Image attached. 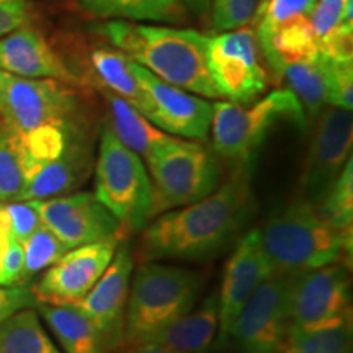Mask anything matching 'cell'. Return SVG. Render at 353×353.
<instances>
[{"label":"cell","instance_id":"cell-1","mask_svg":"<svg viewBox=\"0 0 353 353\" xmlns=\"http://www.w3.org/2000/svg\"><path fill=\"white\" fill-rule=\"evenodd\" d=\"M255 211L252 165L237 167L208 196L165 211L143 229L141 263L161 260L203 262L228 249Z\"/></svg>","mask_w":353,"mask_h":353},{"label":"cell","instance_id":"cell-2","mask_svg":"<svg viewBox=\"0 0 353 353\" xmlns=\"http://www.w3.org/2000/svg\"><path fill=\"white\" fill-rule=\"evenodd\" d=\"M92 30L161 81L190 94L221 99L206 57L210 34L123 20H103Z\"/></svg>","mask_w":353,"mask_h":353},{"label":"cell","instance_id":"cell-3","mask_svg":"<svg viewBox=\"0 0 353 353\" xmlns=\"http://www.w3.org/2000/svg\"><path fill=\"white\" fill-rule=\"evenodd\" d=\"M273 273L299 275L352 255V231H341L319 214L312 203L296 198L281 206L259 228Z\"/></svg>","mask_w":353,"mask_h":353},{"label":"cell","instance_id":"cell-4","mask_svg":"<svg viewBox=\"0 0 353 353\" xmlns=\"http://www.w3.org/2000/svg\"><path fill=\"white\" fill-rule=\"evenodd\" d=\"M203 278L188 268L157 262L141 263L131 278L121 347L151 341L172 322L195 307Z\"/></svg>","mask_w":353,"mask_h":353},{"label":"cell","instance_id":"cell-5","mask_svg":"<svg viewBox=\"0 0 353 353\" xmlns=\"http://www.w3.org/2000/svg\"><path fill=\"white\" fill-rule=\"evenodd\" d=\"M291 121L306 128V114L296 97L286 90H273L252 105L232 101L213 103V149L237 167L252 165V161L278 121Z\"/></svg>","mask_w":353,"mask_h":353},{"label":"cell","instance_id":"cell-6","mask_svg":"<svg viewBox=\"0 0 353 353\" xmlns=\"http://www.w3.org/2000/svg\"><path fill=\"white\" fill-rule=\"evenodd\" d=\"M145 162L151 172V219L203 200L219 187L218 157L200 143L172 136Z\"/></svg>","mask_w":353,"mask_h":353},{"label":"cell","instance_id":"cell-7","mask_svg":"<svg viewBox=\"0 0 353 353\" xmlns=\"http://www.w3.org/2000/svg\"><path fill=\"white\" fill-rule=\"evenodd\" d=\"M152 188L143 159L123 145L110 128L100 136L95 162V193L121 224L123 234L138 232L151 221Z\"/></svg>","mask_w":353,"mask_h":353},{"label":"cell","instance_id":"cell-8","mask_svg":"<svg viewBox=\"0 0 353 353\" xmlns=\"http://www.w3.org/2000/svg\"><path fill=\"white\" fill-rule=\"evenodd\" d=\"M77 99L70 85L0 70V118L19 134L46 125H70Z\"/></svg>","mask_w":353,"mask_h":353},{"label":"cell","instance_id":"cell-9","mask_svg":"<svg viewBox=\"0 0 353 353\" xmlns=\"http://www.w3.org/2000/svg\"><path fill=\"white\" fill-rule=\"evenodd\" d=\"M206 57L219 95L232 103L249 105L267 88L257 34L250 26L210 34Z\"/></svg>","mask_w":353,"mask_h":353},{"label":"cell","instance_id":"cell-10","mask_svg":"<svg viewBox=\"0 0 353 353\" xmlns=\"http://www.w3.org/2000/svg\"><path fill=\"white\" fill-rule=\"evenodd\" d=\"M350 317V270L330 263L291 278L288 329H309Z\"/></svg>","mask_w":353,"mask_h":353},{"label":"cell","instance_id":"cell-11","mask_svg":"<svg viewBox=\"0 0 353 353\" xmlns=\"http://www.w3.org/2000/svg\"><path fill=\"white\" fill-rule=\"evenodd\" d=\"M291 275L273 273L250 294L234 321L231 335L241 353H281L288 332Z\"/></svg>","mask_w":353,"mask_h":353},{"label":"cell","instance_id":"cell-12","mask_svg":"<svg viewBox=\"0 0 353 353\" xmlns=\"http://www.w3.org/2000/svg\"><path fill=\"white\" fill-rule=\"evenodd\" d=\"M32 201L41 223L68 250L123 237L121 224L90 192Z\"/></svg>","mask_w":353,"mask_h":353},{"label":"cell","instance_id":"cell-13","mask_svg":"<svg viewBox=\"0 0 353 353\" xmlns=\"http://www.w3.org/2000/svg\"><path fill=\"white\" fill-rule=\"evenodd\" d=\"M352 112L327 107L319 113L301 175L304 200L317 206L352 159Z\"/></svg>","mask_w":353,"mask_h":353},{"label":"cell","instance_id":"cell-14","mask_svg":"<svg viewBox=\"0 0 353 353\" xmlns=\"http://www.w3.org/2000/svg\"><path fill=\"white\" fill-rule=\"evenodd\" d=\"M120 242L112 239L68 250L33 286L37 303L77 304L107 270Z\"/></svg>","mask_w":353,"mask_h":353},{"label":"cell","instance_id":"cell-15","mask_svg":"<svg viewBox=\"0 0 353 353\" xmlns=\"http://www.w3.org/2000/svg\"><path fill=\"white\" fill-rule=\"evenodd\" d=\"M131 69L151 100V113L148 120L154 126L182 139L201 141L208 138L213 121L211 101L161 81L132 61Z\"/></svg>","mask_w":353,"mask_h":353},{"label":"cell","instance_id":"cell-16","mask_svg":"<svg viewBox=\"0 0 353 353\" xmlns=\"http://www.w3.org/2000/svg\"><path fill=\"white\" fill-rule=\"evenodd\" d=\"M272 275L273 268L260 241L259 228L250 229L237 241L224 268L223 283L218 291V345H226L234 321L247 299Z\"/></svg>","mask_w":353,"mask_h":353},{"label":"cell","instance_id":"cell-17","mask_svg":"<svg viewBox=\"0 0 353 353\" xmlns=\"http://www.w3.org/2000/svg\"><path fill=\"white\" fill-rule=\"evenodd\" d=\"M134 270V257L128 244L120 242L113 260L100 276L94 288L74 306L81 309L103 335L110 352L121 348L125 311L130 285Z\"/></svg>","mask_w":353,"mask_h":353},{"label":"cell","instance_id":"cell-18","mask_svg":"<svg viewBox=\"0 0 353 353\" xmlns=\"http://www.w3.org/2000/svg\"><path fill=\"white\" fill-rule=\"evenodd\" d=\"M0 70L28 79H51L70 87L83 83V79L61 59L43 33L32 25L0 38Z\"/></svg>","mask_w":353,"mask_h":353},{"label":"cell","instance_id":"cell-19","mask_svg":"<svg viewBox=\"0 0 353 353\" xmlns=\"http://www.w3.org/2000/svg\"><path fill=\"white\" fill-rule=\"evenodd\" d=\"M90 169L92 145L85 134L76 128L65 151L26 182L19 201L48 200L69 195L85 182Z\"/></svg>","mask_w":353,"mask_h":353},{"label":"cell","instance_id":"cell-20","mask_svg":"<svg viewBox=\"0 0 353 353\" xmlns=\"http://www.w3.org/2000/svg\"><path fill=\"white\" fill-rule=\"evenodd\" d=\"M218 327L219 306L214 291L196 309L172 322L145 343H157L175 353H210L216 345Z\"/></svg>","mask_w":353,"mask_h":353},{"label":"cell","instance_id":"cell-21","mask_svg":"<svg viewBox=\"0 0 353 353\" xmlns=\"http://www.w3.org/2000/svg\"><path fill=\"white\" fill-rule=\"evenodd\" d=\"M309 21L322 56L353 61V0H317Z\"/></svg>","mask_w":353,"mask_h":353},{"label":"cell","instance_id":"cell-22","mask_svg":"<svg viewBox=\"0 0 353 353\" xmlns=\"http://www.w3.org/2000/svg\"><path fill=\"white\" fill-rule=\"evenodd\" d=\"M82 13L97 20L180 25L188 20L182 0H79Z\"/></svg>","mask_w":353,"mask_h":353},{"label":"cell","instance_id":"cell-23","mask_svg":"<svg viewBox=\"0 0 353 353\" xmlns=\"http://www.w3.org/2000/svg\"><path fill=\"white\" fill-rule=\"evenodd\" d=\"M37 306L65 353H112L94 322L74 304L37 303Z\"/></svg>","mask_w":353,"mask_h":353},{"label":"cell","instance_id":"cell-24","mask_svg":"<svg viewBox=\"0 0 353 353\" xmlns=\"http://www.w3.org/2000/svg\"><path fill=\"white\" fill-rule=\"evenodd\" d=\"M260 51L273 72L283 64L306 63L319 56L314 32L307 15L281 21L270 34L257 39Z\"/></svg>","mask_w":353,"mask_h":353},{"label":"cell","instance_id":"cell-25","mask_svg":"<svg viewBox=\"0 0 353 353\" xmlns=\"http://www.w3.org/2000/svg\"><path fill=\"white\" fill-rule=\"evenodd\" d=\"M90 64L97 77L105 83L110 94L120 97L141 114L149 118L151 113V100L145 94L143 83L134 76L131 69L130 57L118 50L99 48L90 54Z\"/></svg>","mask_w":353,"mask_h":353},{"label":"cell","instance_id":"cell-26","mask_svg":"<svg viewBox=\"0 0 353 353\" xmlns=\"http://www.w3.org/2000/svg\"><path fill=\"white\" fill-rule=\"evenodd\" d=\"M107 103L112 118L110 130L123 145L138 154L141 159H148L154 149L172 138L120 97L107 94Z\"/></svg>","mask_w":353,"mask_h":353},{"label":"cell","instance_id":"cell-27","mask_svg":"<svg viewBox=\"0 0 353 353\" xmlns=\"http://www.w3.org/2000/svg\"><path fill=\"white\" fill-rule=\"evenodd\" d=\"M76 130V123L70 125H46L25 134H19V148L21 167L26 182L43 169L56 161L68 148L70 136Z\"/></svg>","mask_w":353,"mask_h":353},{"label":"cell","instance_id":"cell-28","mask_svg":"<svg viewBox=\"0 0 353 353\" xmlns=\"http://www.w3.org/2000/svg\"><path fill=\"white\" fill-rule=\"evenodd\" d=\"M0 353H63L43 329L38 312L21 309L0 325Z\"/></svg>","mask_w":353,"mask_h":353},{"label":"cell","instance_id":"cell-29","mask_svg":"<svg viewBox=\"0 0 353 353\" xmlns=\"http://www.w3.org/2000/svg\"><path fill=\"white\" fill-rule=\"evenodd\" d=\"M275 74L283 79L288 90L301 103L306 120L317 118L322 110L327 107V92H325L319 56L314 61H306V63L280 65Z\"/></svg>","mask_w":353,"mask_h":353},{"label":"cell","instance_id":"cell-30","mask_svg":"<svg viewBox=\"0 0 353 353\" xmlns=\"http://www.w3.org/2000/svg\"><path fill=\"white\" fill-rule=\"evenodd\" d=\"M350 317L309 329H288L283 353H350Z\"/></svg>","mask_w":353,"mask_h":353},{"label":"cell","instance_id":"cell-31","mask_svg":"<svg viewBox=\"0 0 353 353\" xmlns=\"http://www.w3.org/2000/svg\"><path fill=\"white\" fill-rule=\"evenodd\" d=\"M25 185L19 134L0 118V201H19Z\"/></svg>","mask_w":353,"mask_h":353},{"label":"cell","instance_id":"cell-32","mask_svg":"<svg viewBox=\"0 0 353 353\" xmlns=\"http://www.w3.org/2000/svg\"><path fill=\"white\" fill-rule=\"evenodd\" d=\"M330 226L352 231L353 223V159L347 162L325 195L316 206Z\"/></svg>","mask_w":353,"mask_h":353},{"label":"cell","instance_id":"cell-33","mask_svg":"<svg viewBox=\"0 0 353 353\" xmlns=\"http://www.w3.org/2000/svg\"><path fill=\"white\" fill-rule=\"evenodd\" d=\"M25 263V283H28L39 272L48 270L63 255L68 252L63 242L52 234L44 224L30 234L21 242Z\"/></svg>","mask_w":353,"mask_h":353},{"label":"cell","instance_id":"cell-34","mask_svg":"<svg viewBox=\"0 0 353 353\" xmlns=\"http://www.w3.org/2000/svg\"><path fill=\"white\" fill-rule=\"evenodd\" d=\"M319 64L324 74L327 105L334 108H353V61H337L322 56L319 52Z\"/></svg>","mask_w":353,"mask_h":353},{"label":"cell","instance_id":"cell-35","mask_svg":"<svg viewBox=\"0 0 353 353\" xmlns=\"http://www.w3.org/2000/svg\"><path fill=\"white\" fill-rule=\"evenodd\" d=\"M317 0H260L254 15L257 39L265 38L276 28L281 21L298 15H311Z\"/></svg>","mask_w":353,"mask_h":353},{"label":"cell","instance_id":"cell-36","mask_svg":"<svg viewBox=\"0 0 353 353\" xmlns=\"http://www.w3.org/2000/svg\"><path fill=\"white\" fill-rule=\"evenodd\" d=\"M21 242L13 237L0 213V286H25Z\"/></svg>","mask_w":353,"mask_h":353},{"label":"cell","instance_id":"cell-37","mask_svg":"<svg viewBox=\"0 0 353 353\" xmlns=\"http://www.w3.org/2000/svg\"><path fill=\"white\" fill-rule=\"evenodd\" d=\"M260 0H211V20L216 32L242 28L252 23Z\"/></svg>","mask_w":353,"mask_h":353},{"label":"cell","instance_id":"cell-38","mask_svg":"<svg viewBox=\"0 0 353 353\" xmlns=\"http://www.w3.org/2000/svg\"><path fill=\"white\" fill-rule=\"evenodd\" d=\"M0 213L6 219L8 229L17 241L23 242L33 231L41 226L37 206L32 200L28 201H0Z\"/></svg>","mask_w":353,"mask_h":353},{"label":"cell","instance_id":"cell-39","mask_svg":"<svg viewBox=\"0 0 353 353\" xmlns=\"http://www.w3.org/2000/svg\"><path fill=\"white\" fill-rule=\"evenodd\" d=\"M30 0H0V38L32 23Z\"/></svg>","mask_w":353,"mask_h":353},{"label":"cell","instance_id":"cell-40","mask_svg":"<svg viewBox=\"0 0 353 353\" xmlns=\"http://www.w3.org/2000/svg\"><path fill=\"white\" fill-rule=\"evenodd\" d=\"M37 304L32 290L26 286H0V325L21 309Z\"/></svg>","mask_w":353,"mask_h":353},{"label":"cell","instance_id":"cell-41","mask_svg":"<svg viewBox=\"0 0 353 353\" xmlns=\"http://www.w3.org/2000/svg\"><path fill=\"white\" fill-rule=\"evenodd\" d=\"M182 2L188 13H195L198 17L206 15L211 8V0H182Z\"/></svg>","mask_w":353,"mask_h":353},{"label":"cell","instance_id":"cell-42","mask_svg":"<svg viewBox=\"0 0 353 353\" xmlns=\"http://www.w3.org/2000/svg\"><path fill=\"white\" fill-rule=\"evenodd\" d=\"M126 353H175L169 348L157 345V343H141L138 347L128 348Z\"/></svg>","mask_w":353,"mask_h":353}]
</instances>
